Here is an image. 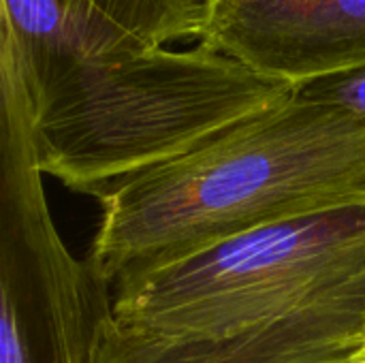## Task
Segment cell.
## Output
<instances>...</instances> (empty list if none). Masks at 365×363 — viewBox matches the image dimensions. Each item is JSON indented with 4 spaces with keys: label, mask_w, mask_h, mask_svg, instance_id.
I'll return each mask as SVG.
<instances>
[{
    "label": "cell",
    "mask_w": 365,
    "mask_h": 363,
    "mask_svg": "<svg viewBox=\"0 0 365 363\" xmlns=\"http://www.w3.org/2000/svg\"><path fill=\"white\" fill-rule=\"evenodd\" d=\"M0 68L21 75L34 107L47 77L86 56L73 0H2Z\"/></svg>",
    "instance_id": "cell-7"
},
{
    "label": "cell",
    "mask_w": 365,
    "mask_h": 363,
    "mask_svg": "<svg viewBox=\"0 0 365 363\" xmlns=\"http://www.w3.org/2000/svg\"><path fill=\"white\" fill-rule=\"evenodd\" d=\"M2 363H90L109 291L60 237L45 199L34 118L2 111Z\"/></svg>",
    "instance_id": "cell-4"
},
{
    "label": "cell",
    "mask_w": 365,
    "mask_h": 363,
    "mask_svg": "<svg viewBox=\"0 0 365 363\" xmlns=\"http://www.w3.org/2000/svg\"><path fill=\"white\" fill-rule=\"evenodd\" d=\"M205 2H212V0H205Z\"/></svg>",
    "instance_id": "cell-10"
},
{
    "label": "cell",
    "mask_w": 365,
    "mask_h": 363,
    "mask_svg": "<svg viewBox=\"0 0 365 363\" xmlns=\"http://www.w3.org/2000/svg\"><path fill=\"white\" fill-rule=\"evenodd\" d=\"M302 88L365 66V0H212L201 39Z\"/></svg>",
    "instance_id": "cell-5"
},
{
    "label": "cell",
    "mask_w": 365,
    "mask_h": 363,
    "mask_svg": "<svg viewBox=\"0 0 365 363\" xmlns=\"http://www.w3.org/2000/svg\"><path fill=\"white\" fill-rule=\"evenodd\" d=\"M297 92L310 101L334 105L359 120H365V66L317 79L302 86Z\"/></svg>",
    "instance_id": "cell-8"
},
{
    "label": "cell",
    "mask_w": 365,
    "mask_h": 363,
    "mask_svg": "<svg viewBox=\"0 0 365 363\" xmlns=\"http://www.w3.org/2000/svg\"><path fill=\"white\" fill-rule=\"evenodd\" d=\"M297 88L199 41L60 64L36 101L43 175L96 197L289 101Z\"/></svg>",
    "instance_id": "cell-3"
},
{
    "label": "cell",
    "mask_w": 365,
    "mask_h": 363,
    "mask_svg": "<svg viewBox=\"0 0 365 363\" xmlns=\"http://www.w3.org/2000/svg\"><path fill=\"white\" fill-rule=\"evenodd\" d=\"M88 270L118 282L240 235L365 208V120L299 92L96 197Z\"/></svg>",
    "instance_id": "cell-2"
},
{
    "label": "cell",
    "mask_w": 365,
    "mask_h": 363,
    "mask_svg": "<svg viewBox=\"0 0 365 363\" xmlns=\"http://www.w3.org/2000/svg\"><path fill=\"white\" fill-rule=\"evenodd\" d=\"M364 342L365 208H355L118 282L90 363H342Z\"/></svg>",
    "instance_id": "cell-1"
},
{
    "label": "cell",
    "mask_w": 365,
    "mask_h": 363,
    "mask_svg": "<svg viewBox=\"0 0 365 363\" xmlns=\"http://www.w3.org/2000/svg\"><path fill=\"white\" fill-rule=\"evenodd\" d=\"M83 36V58H103L169 41L201 39L205 0H73Z\"/></svg>",
    "instance_id": "cell-6"
},
{
    "label": "cell",
    "mask_w": 365,
    "mask_h": 363,
    "mask_svg": "<svg viewBox=\"0 0 365 363\" xmlns=\"http://www.w3.org/2000/svg\"><path fill=\"white\" fill-rule=\"evenodd\" d=\"M342 363H365V342L361 347H357Z\"/></svg>",
    "instance_id": "cell-9"
}]
</instances>
